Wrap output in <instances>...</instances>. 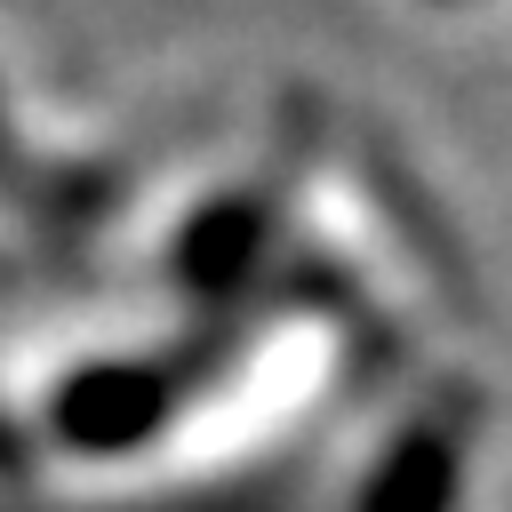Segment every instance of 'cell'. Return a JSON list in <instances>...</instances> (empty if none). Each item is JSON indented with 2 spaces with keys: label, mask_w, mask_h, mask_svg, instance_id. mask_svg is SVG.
Wrapping results in <instances>:
<instances>
[{
  "label": "cell",
  "mask_w": 512,
  "mask_h": 512,
  "mask_svg": "<svg viewBox=\"0 0 512 512\" xmlns=\"http://www.w3.org/2000/svg\"><path fill=\"white\" fill-rule=\"evenodd\" d=\"M168 408H176V376L160 360H88L56 384L48 424L80 456H128L168 424Z\"/></svg>",
  "instance_id": "obj_1"
},
{
  "label": "cell",
  "mask_w": 512,
  "mask_h": 512,
  "mask_svg": "<svg viewBox=\"0 0 512 512\" xmlns=\"http://www.w3.org/2000/svg\"><path fill=\"white\" fill-rule=\"evenodd\" d=\"M264 248H272V208L248 192H224L176 232V280L192 296H232L264 264Z\"/></svg>",
  "instance_id": "obj_2"
},
{
  "label": "cell",
  "mask_w": 512,
  "mask_h": 512,
  "mask_svg": "<svg viewBox=\"0 0 512 512\" xmlns=\"http://www.w3.org/2000/svg\"><path fill=\"white\" fill-rule=\"evenodd\" d=\"M456 488H464V440L448 424H408L368 472L360 512H456Z\"/></svg>",
  "instance_id": "obj_3"
}]
</instances>
